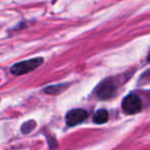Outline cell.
<instances>
[{
  "mask_svg": "<svg viewBox=\"0 0 150 150\" xmlns=\"http://www.w3.org/2000/svg\"><path fill=\"white\" fill-rule=\"evenodd\" d=\"M43 63V58L37 57V58H32L29 60L21 61L16 64H13L10 69L11 74H13L14 76H22L25 74H28L30 71L36 69L37 67H39L40 65Z\"/></svg>",
  "mask_w": 150,
  "mask_h": 150,
  "instance_id": "1",
  "label": "cell"
},
{
  "mask_svg": "<svg viewBox=\"0 0 150 150\" xmlns=\"http://www.w3.org/2000/svg\"><path fill=\"white\" fill-rule=\"evenodd\" d=\"M142 108V102L138 95L130 94L126 96L122 100V109L129 115H134Z\"/></svg>",
  "mask_w": 150,
  "mask_h": 150,
  "instance_id": "2",
  "label": "cell"
},
{
  "mask_svg": "<svg viewBox=\"0 0 150 150\" xmlns=\"http://www.w3.org/2000/svg\"><path fill=\"white\" fill-rule=\"evenodd\" d=\"M115 91H117V87L115 83L110 80H105L98 86L96 93L100 99H108L115 95Z\"/></svg>",
  "mask_w": 150,
  "mask_h": 150,
  "instance_id": "3",
  "label": "cell"
},
{
  "mask_svg": "<svg viewBox=\"0 0 150 150\" xmlns=\"http://www.w3.org/2000/svg\"><path fill=\"white\" fill-rule=\"evenodd\" d=\"M88 117V112L84 109H73L69 111L65 117L67 126L73 127L83 122Z\"/></svg>",
  "mask_w": 150,
  "mask_h": 150,
  "instance_id": "4",
  "label": "cell"
},
{
  "mask_svg": "<svg viewBox=\"0 0 150 150\" xmlns=\"http://www.w3.org/2000/svg\"><path fill=\"white\" fill-rule=\"evenodd\" d=\"M94 122L96 124H104V122H107L108 120V113L105 109H99L98 111H96V113L94 115V117H93Z\"/></svg>",
  "mask_w": 150,
  "mask_h": 150,
  "instance_id": "5",
  "label": "cell"
},
{
  "mask_svg": "<svg viewBox=\"0 0 150 150\" xmlns=\"http://www.w3.org/2000/svg\"><path fill=\"white\" fill-rule=\"evenodd\" d=\"M67 88V85H54V86H49V87L45 88L44 92L48 93V94H57L60 93L61 91H63Z\"/></svg>",
  "mask_w": 150,
  "mask_h": 150,
  "instance_id": "6",
  "label": "cell"
},
{
  "mask_svg": "<svg viewBox=\"0 0 150 150\" xmlns=\"http://www.w3.org/2000/svg\"><path fill=\"white\" fill-rule=\"evenodd\" d=\"M147 58H148V61H150V52H149V54H148V57H147Z\"/></svg>",
  "mask_w": 150,
  "mask_h": 150,
  "instance_id": "7",
  "label": "cell"
}]
</instances>
